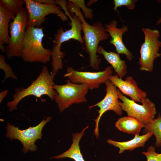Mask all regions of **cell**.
Wrapping results in <instances>:
<instances>
[{"label":"cell","mask_w":161,"mask_h":161,"mask_svg":"<svg viewBox=\"0 0 161 161\" xmlns=\"http://www.w3.org/2000/svg\"><path fill=\"white\" fill-rule=\"evenodd\" d=\"M68 13H74L79 18L82 24L83 38L86 46L85 50L89 56L90 66L94 69L98 70L101 59L97 56V49L101 41L108 39L109 34L106 32V29L100 22H95L92 25L85 20L84 16L79 8L68 1L66 4Z\"/></svg>","instance_id":"obj_1"},{"label":"cell","mask_w":161,"mask_h":161,"mask_svg":"<svg viewBox=\"0 0 161 161\" xmlns=\"http://www.w3.org/2000/svg\"><path fill=\"white\" fill-rule=\"evenodd\" d=\"M57 72L49 73L47 66L42 67L41 72L37 79L27 87H18L13 95V100L7 103L9 110L11 112L17 109V105L24 98L29 95L39 97L41 95L48 96L52 100H54L57 92L53 88L55 85L53 80Z\"/></svg>","instance_id":"obj_2"},{"label":"cell","mask_w":161,"mask_h":161,"mask_svg":"<svg viewBox=\"0 0 161 161\" xmlns=\"http://www.w3.org/2000/svg\"><path fill=\"white\" fill-rule=\"evenodd\" d=\"M65 12V14L69 18L71 23V28L65 31L61 27L57 30L54 35L53 44L52 47L51 55L52 61L51 66L52 72H58L62 68L63 64L62 59L65 54L61 51L62 44L71 39H73L79 42L82 46L84 42L81 35L82 29V24L79 17L74 13L69 14L67 11L66 5L61 6Z\"/></svg>","instance_id":"obj_3"},{"label":"cell","mask_w":161,"mask_h":161,"mask_svg":"<svg viewBox=\"0 0 161 161\" xmlns=\"http://www.w3.org/2000/svg\"><path fill=\"white\" fill-rule=\"evenodd\" d=\"M43 29L27 26L21 56L24 61L45 64L50 61L52 52L43 46Z\"/></svg>","instance_id":"obj_4"},{"label":"cell","mask_w":161,"mask_h":161,"mask_svg":"<svg viewBox=\"0 0 161 161\" xmlns=\"http://www.w3.org/2000/svg\"><path fill=\"white\" fill-rule=\"evenodd\" d=\"M66 81L65 84H55L53 86L57 92L54 100L61 112L73 104L87 102L86 96L89 89L86 84L74 83L69 80Z\"/></svg>","instance_id":"obj_5"},{"label":"cell","mask_w":161,"mask_h":161,"mask_svg":"<svg viewBox=\"0 0 161 161\" xmlns=\"http://www.w3.org/2000/svg\"><path fill=\"white\" fill-rule=\"evenodd\" d=\"M142 30L144 35V41L141 46L140 58L138 63L141 71L151 72L153 69L154 60L160 57L159 53L161 47V41L159 40L160 32L157 30L142 28Z\"/></svg>","instance_id":"obj_6"},{"label":"cell","mask_w":161,"mask_h":161,"mask_svg":"<svg viewBox=\"0 0 161 161\" xmlns=\"http://www.w3.org/2000/svg\"><path fill=\"white\" fill-rule=\"evenodd\" d=\"M29 14L24 7L16 15L15 19L9 24L10 39L9 44L5 47L7 57H21L22 46L24 38Z\"/></svg>","instance_id":"obj_7"},{"label":"cell","mask_w":161,"mask_h":161,"mask_svg":"<svg viewBox=\"0 0 161 161\" xmlns=\"http://www.w3.org/2000/svg\"><path fill=\"white\" fill-rule=\"evenodd\" d=\"M51 119V117H45L37 126L23 130H20L18 127L8 123L6 136L11 140L14 139L19 140L23 145L21 151L24 153L29 151H35L37 150L35 142L37 140L41 139L42 129Z\"/></svg>","instance_id":"obj_8"},{"label":"cell","mask_w":161,"mask_h":161,"mask_svg":"<svg viewBox=\"0 0 161 161\" xmlns=\"http://www.w3.org/2000/svg\"><path fill=\"white\" fill-rule=\"evenodd\" d=\"M117 93L119 104L123 111L128 116L135 117L143 123L145 125L152 122L155 118L157 113L155 104L148 98L141 100L142 105L139 104L125 96L119 89Z\"/></svg>","instance_id":"obj_9"},{"label":"cell","mask_w":161,"mask_h":161,"mask_svg":"<svg viewBox=\"0 0 161 161\" xmlns=\"http://www.w3.org/2000/svg\"><path fill=\"white\" fill-rule=\"evenodd\" d=\"M26 8L29 14L27 25L39 28L44 22L45 17L51 14L56 15L63 21L68 18L59 6L54 4H47L38 3L34 0H24Z\"/></svg>","instance_id":"obj_10"},{"label":"cell","mask_w":161,"mask_h":161,"mask_svg":"<svg viewBox=\"0 0 161 161\" xmlns=\"http://www.w3.org/2000/svg\"><path fill=\"white\" fill-rule=\"evenodd\" d=\"M66 72L64 76L67 77L71 82L86 84L89 89L92 90L98 88L100 84L109 80L113 70L111 66L107 67L103 71L95 72L78 71L69 67Z\"/></svg>","instance_id":"obj_11"},{"label":"cell","mask_w":161,"mask_h":161,"mask_svg":"<svg viewBox=\"0 0 161 161\" xmlns=\"http://www.w3.org/2000/svg\"><path fill=\"white\" fill-rule=\"evenodd\" d=\"M106 86V94L104 98L97 103L89 106L88 108L91 109L97 106L99 108L98 111L99 115L94 120L95 126L94 134L98 139L99 136V123L101 117L106 112L113 111L117 115L121 116L123 114L122 110L119 104L117 89L116 87L109 80L105 83Z\"/></svg>","instance_id":"obj_12"},{"label":"cell","mask_w":161,"mask_h":161,"mask_svg":"<svg viewBox=\"0 0 161 161\" xmlns=\"http://www.w3.org/2000/svg\"><path fill=\"white\" fill-rule=\"evenodd\" d=\"M109 80L123 94L129 97L135 101L141 103V100L146 97V92L139 88L136 82L131 76H128L123 80L117 75H112Z\"/></svg>","instance_id":"obj_13"},{"label":"cell","mask_w":161,"mask_h":161,"mask_svg":"<svg viewBox=\"0 0 161 161\" xmlns=\"http://www.w3.org/2000/svg\"><path fill=\"white\" fill-rule=\"evenodd\" d=\"M117 24V21L113 20L109 24L105 25L106 31L109 33L111 38L110 43L114 46L117 53L125 55L127 59L130 61L133 58V54L125 46L122 40L123 35L128 30V28L124 26L118 28Z\"/></svg>","instance_id":"obj_14"},{"label":"cell","mask_w":161,"mask_h":161,"mask_svg":"<svg viewBox=\"0 0 161 161\" xmlns=\"http://www.w3.org/2000/svg\"><path fill=\"white\" fill-rule=\"evenodd\" d=\"M97 51L98 54L103 55L119 78H122L126 75L127 72V65L125 61L121 59L118 53L106 51L100 45L98 46Z\"/></svg>","instance_id":"obj_15"},{"label":"cell","mask_w":161,"mask_h":161,"mask_svg":"<svg viewBox=\"0 0 161 161\" xmlns=\"http://www.w3.org/2000/svg\"><path fill=\"white\" fill-rule=\"evenodd\" d=\"M153 135L151 132H148L141 135H134V137L131 140L124 142H119L109 139L107 142L119 149V153H122L125 151H131L138 147L144 146L146 141Z\"/></svg>","instance_id":"obj_16"},{"label":"cell","mask_w":161,"mask_h":161,"mask_svg":"<svg viewBox=\"0 0 161 161\" xmlns=\"http://www.w3.org/2000/svg\"><path fill=\"white\" fill-rule=\"evenodd\" d=\"M115 126L119 131L129 134H139L145 125L139 120L134 117L127 116L119 118Z\"/></svg>","instance_id":"obj_17"},{"label":"cell","mask_w":161,"mask_h":161,"mask_svg":"<svg viewBox=\"0 0 161 161\" xmlns=\"http://www.w3.org/2000/svg\"><path fill=\"white\" fill-rule=\"evenodd\" d=\"M89 126H87L80 132L72 134V144L68 150L61 154L50 158L58 159L67 157L72 159L75 161H85L81 153L79 143L84 135L85 130Z\"/></svg>","instance_id":"obj_18"},{"label":"cell","mask_w":161,"mask_h":161,"mask_svg":"<svg viewBox=\"0 0 161 161\" xmlns=\"http://www.w3.org/2000/svg\"><path fill=\"white\" fill-rule=\"evenodd\" d=\"M16 15L3 7L0 3V45L9 44L10 36L8 34L9 23L13 20Z\"/></svg>","instance_id":"obj_19"},{"label":"cell","mask_w":161,"mask_h":161,"mask_svg":"<svg viewBox=\"0 0 161 161\" xmlns=\"http://www.w3.org/2000/svg\"><path fill=\"white\" fill-rule=\"evenodd\" d=\"M152 133L155 137V146H161V115L159 114L157 117L151 123L145 125L143 131L144 133Z\"/></svg>","instance_id":"obj_20"},{"label":"cell","mask_w":161,"mask_h":161,"mask_svg":"<svg viewBox=\"0 0 161 161\" xmlns=\"http://www.w3.org/2000/svg\"><path fill=\"white\" fill-rule=\"evenodd\" d=\"M0 3L16 15L24 7L25 1L23 0H0Z\"/></svg>","instance_id":"obj_21"},{"label":"cell","mask_w":161,"mask_h":161,"mask_svg":"<svg viewBox=\"0 0 161 161\" xmlns=\"http://www.w3.org/2000/svg\"><path fill=\"white\" fill-rule=\"evenodd\" d=\"M5 56L2 54H0V68L4 71L5 74L4 78L2 81V83L8 78H11L16 80L18 79L10 65L5 62Z\"/></svg>","instance_id":"obj_22"},{"label":"cell","mask_w":161,"mask_h":161,"mask_svg":"<svg viewBox=\"0 0 161 161\" xmlns=\"http://www.w3.org/2000/svg\"><path fill=\"white\" fill-rule=\"evenodd\" d=\"M142 153L146 156L147 161H161V153H157L153 146H150L147 151L142 152Z\"/></svg>","instance_id":"obj_23"},{"label":"cell","mask_w":161,"mask_h":161,"mask_svg":"<svg viewBox=\"0 0 161 161\" xmlns=\"http://www.w3.org/2000/svg\"><path fill=\"white\" fill-rule=\"evenodd\" d=\"M73 3L79 8H80L82 10L86 19H89L92 20L93 15L92 13V10L90 8L86 7L85 4L84 0H69Z\"/></svg>","instance_id":"obj_24"},{"label":"cell","mask_w":161,"mask_h":161,"mask_svg":"<svg viewBox=\"0 0 161 161\" xmlns=\"http://www.w3.org/2000/svg\"><path fill=\"white\" fill-rule=\"evenodd\" d=\"M137 1V0H114V6L113 9L117 11L118 14L119 12L117 9L119 7L125 6L129 9L133 10Z\"/></svg>","instance_id":"obj_25"},{"label":"cell","mask_w":161,"mask_h":161,"mask_svg":"<svg viewBox=\"0 0 161 161\" xmlns=\"http://www.w3.org/2000/svg\"><path fill=\"white\" fill-rule=\"evenodd\" d=\"M35 1L41 4H57L56 1L53 0H34Z\"/></svg>","instance_id":"obj_26"},{"label":"cell","mask_w":161,"mask_h":161,"mask_svg":"<svg viewBox=\"0 0 161 161\" xmlns=\"http://www.w3.org/2000/svg\"><path fill=\"white\" fill-rule=\"evenodd\" d=\"M9 91L7 90H3L0 93V103H1L5 97L7 95Z\"/></svg>","instance_id":"obj_27"},{"label":"cell","mask_w":161,"mask_h":161,"mask_svg":"<svg viewBox=\"0 0 161 161\" xmlns=\"http://www.w3.org/2000/svg\"><path fill=\"white\" fill-rule=\"evenodd\" d=\"M161 23V17L159 18L157 22V24L158 25Z\"/></svg>","instance_id":"obj_28"}]
</instances>
